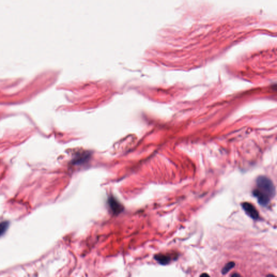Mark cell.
Segmentation results:
<instances>
[{
    "mask_svg": "<svg viewBox=\"0 0 277 277\" xmlns=\"http://www.w3.org/2000/svg\"><path fill=\"white\" fill-rule=\"evenodd\" d=\"M276 194V189L271 179L265 176L257 178L253 194L260 205L266 206L269 204Z\"/></svg>",
    "mask_w": 277,
    "mask_h": 277,
    "instance_id": "obj_1",
    "label": "cell"
},
{
    "mask_svg": "<svg viewBox=\"0 0 277 277\" xmlns=\"http://www.w3.org/2000/svg\"><path fill=\"white\" fill-rule=\"evenodd\" d=\"M242 207L248 216L253 219H258L259 218V213L257 208L251 203L245 202L242 203Z\"/></svg>",
    "mask_w": 277,
    "mask_h": 277,
    "instance_id": "obj_2",
    "label": "cell"
},
{
    "mask_svg": "<svg viewBox=\"0 0 277 277\" xmlns=\"http://www.w3.org/2000/svg\"><path fill=\"white\" fill-rule=\"evenodd\" d=\"M154 258L159 264H160L161 265H167L170 263V260H171L170 257L166 256L164 254H157L155 256Z\"/></svg>",
    "mask_w": 277,
    "mask_h": 277,
    "instance_id": "obj_3",
    "label": "cell"
},
{
    "mask_svg": "<svg viewBox=\"0 0 277 277\" xmlns=\"http://www.w3.org/2000/svg\"><path fill=\"white\" fill-rule=\"evenodd\" d=\"M109 202L110 208L114 213H119L122 211V208L121 207L120 204L117 201H116V199L110 198Z\"/></svg>",
    "mask_w": 277,
    "mask_h": 277,
    "instance_id": "obj_4",
    "label": "cell"
},
{
    "mask_svg": "<svg viewBox=\"0 0 277 277\" xmlns=\"http://www.w3.org/2000/svg\"><path fill=\"white\" fill-rule=\"evenodd\" d=\"M8 221H2L0 222V237L6 233L9 227Z\"/></svg>",
    "mask_w": 277,
    "mask_h": 277,
    "instance_id": "obj_5",
    "label": "cell"
},
{
    "mask_svg": "<svg viewBox=\"0 0 277 277\" xmlns=\"http://www.w3.org/2000/svg\"><path fill=\"white\" fill-rule=\"evenodd\" d=\"M234 266H235V263L233 262V261H231V262L227 263V264L222 268V271H221L222 274H227L228 272L230 271L231 269L233 268V267H234Z\"/></svg>",
    "mask_w": 277,
    "mask_h": 277,
    "instance_id": "obj_6",
    "label": "cell"
},
{
    "mask_svg": "<svg viewBox=\"0 0 277 277\" xmlns=\"http://www.w3.org/2000/svg\"><path fill=\"white\" fill-rule=\"evenodd\" d=\"M200 277H210V276L207 274V273H204L200 275Z\"/></svg>",
    "mask_w": 277,
    "mask_h": 277,
    "instance_id": "obj_7",
    "label": "cell"
},
{
    "mask_svg": "<svg viewBox=\"0 0 277 277\" xmlns=\"http://www.w3.org/2000/svg\"><path fill=\"white\" fill-rule=\"evenodd\" d=\"M231 277H241V276L238 273H234L231 276Z\"/></svg>",
    "mask_w": 277,
    "mask_h": 277,
    "instance_id": "obj_8",
    "label": "cell"
},
{
    "mask_svg": "<svg viewBox=\"0 0 277 277\" xmlns=\"http://www.w3.org/2000/svg\"><path fill=\"white\" fill-rule=\"evenodd\" d=\"M266 277H276V276H274V275H273V274H268V275H267V276H266Z\"/></svg>",
    "mask_w": 277,
    "mask_h": 277,
    "instance_id": "obj_9",
    "label": "cell"
}]
</instances>
